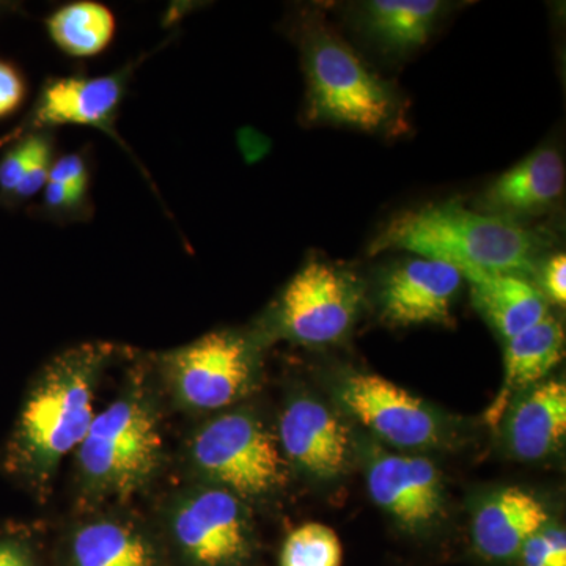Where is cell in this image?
I'll return each instance as SVG.
<instances>
[{
    "label": "cell",
    "mask_w": 566,
    "mask_h": 566,
    "mask_svg": "<svg viewBox=\"0 0 566 566\" xmlns=\"http://www.w3.org/2000/svg\"><path fill=\"white\" fill-rule=\"evenodd\" d=\"M115 354L117 346L104 342L73 346L44 365L32 382L3 464L40 497L50 491L63 458L84 441L96 416V389Z\"/></svg>",
    "instance_id": "6da1fadb"
},
{
    "label": "cell",
    "mask_w": 566,
    "mask_h": 566,
    "mask_svg": "<svg viewBox=\"0 0 566 566\" xmlns=\"http://www.w3.org/2000/svg\"><path fill=\"white\" fill-rule=\"evenodd\" d=\"M547 241L521 222L485 214L460 200L428 203L397 212L385 223L368 253L406 251L464 271H485L531 279Z\"/></svg>",
    "instance_id": "7a4b0ae2"
},
{
    "label": "cell",
    "mask_w": 566,
    "mask_h": 566,
    "mask_svg": "<svg viewBox=\"0 0 566 566\" xmlns=\"http://www.w3.org/2000/svg\"><path fill=\"white\" fill-rule=\"evenodd\" d=\"M164 463L161 409L134 381L95 419L76 450L77 485L91 502L126 501L158 476Z\"/></svg>",
    "instance_id": "3957f363"
},
{
    "label": "cell",
    "mask_w": 566,
    "mask_h": 566,
    "mask_svg": "<svg viewBox=\"0 0 566 566\" xmlns=\"http://www.w3.org/2000/svg\"><path fill=\"white\" fill-rule=\"evenodd\" d=\"M301 50L307 77V117L365 133L385 132L397 120L389 84L323 21H305Z\"/></svg>",
    "instance_id": "277c9868"
},
{
    "label": "cell",
    "mask_w": 566,
    "mask_h": 566,
    "mask_svg": "<svg viewBox=\"0 0 566 566\" xmlns=\"http://www.w3.org/2000/svg\"><path fill=\"white\" fill-rule=\"evenodd\" d=\"M188 461L202 483L223 488L244 502L271 497L289 480L277 436L249 411L219 412L197 428Z\"/></svg>",
    "instance_id": "5b68a950"
},
{
    "label": "cell",
    "mask_w": 566,
    "mask_h": 566,
    "mask_svg": "<svg viewBox=\"0 0 566 566\" xmlns=\"http://www.w3.org/2000/svg\"><path fill=\"white\" fill-rule=\"evenodd\" d=\"M259 334L214 331L158 357L175 403L191 412H219L252 392L260 376Z\"/></svg>",
    "instance_id": "8992f818"
},
{
    "label": "cell",
    "mask_w": 566,
    "mask_h": 566,
    "mask_svg": "<svg viewBox=\"0 0 566 566\" xmlns=\"http://www.w3.org/2000/svg\"><path fill=\"white\" fill-rule=\"evenodd\" d=\"M363 301L364 285L353 271L311 260L286 283L259 337L305 346L337 344L353 329Z\"/></svg>",
    "instance_id": "52a82bcc"
},
{
    "label": "cell",
    "mask_w": 566,
    "mask_h": 566,
    "mask_svg": "<svg viewBox=\"0 0 566 566\" xmlns=\"http://www.w3.org/2000/svg\"><path fill=\"white\" fill-rule=\"evenodd\" d=\"M166 515L175 546L193 566H237L251 553L248 502L223 488L202 483L182 491Z\"/></svg>",
    "instance_id": "ba28073f"
},
{
    "label": "cell",
    "mask_w": 566,
    "mask_h": 566,
    "mask_svg": "<svg viewBox=\"0 0 566 566\" xmlns=\"http://www.w3.org/2000/svg\"><path fill=\"white\" fill-rule=\"evenodd\" d=\"M337 395L349 416L390 446L415 450L441 442L442 423L433 409L382 376L348 375Z\"/></svg>",
    "instance_id": "9c48e42d"
},
{
    "label": "cell",
    "mask_w": 566,
    "mask_h": 566,
    "mask_svg": "<svg viewBox=\"0 0 566 566\" xmlns=\"http://www.w3.org/2000/svg\"><path fill=\"white\" fill-rule=\"evenodd\" d=\"M464 277L452 264L406 256L382 268L376 303L382 322L397 327L453 323V305Z\"/></svg>",
    "instance_id": "30bf717a"
},
{
    "label": "cell",
    "mask_w": 566,
    "mask_h": 566,
    "mask_svg": "<svg viewBox=\"0 0 566 566\" xmlns=\"http://www.w3.org/2000/svg\"><path fill=\"white\" fill-rule=\"evenodd\" d=\"M137 63L123 66L106 76L76 74L51 77L44 82L39 99L33 104L28 120L22 123L18 133L28 136L33 133L51 132L59 126H88L107 134L122 148L129 151L118 133H115V122Z\"/></svg>",
    "instance_id": "8fae6325"
},
{
    "label": "cell",
    "mask_w": 566,
    "mask_h": 566,
    "mask_svg": "<svg viewBox=\"0 0 566 566\" xmlns=\"http://www.w3.org/2000/svg\"><path fill=\"white\" fill-rule=\"evenodd\" d=\"M277 441L286 463L315 479L344 474L352 461L348 427L322 401L297 397L283 409Z\"/></svg>",
    "instance_id": "7c38bea8"
},
{
    "label": "cell",
    "mask_w": 566,
    "mask_h": 566,
    "mask_svg": "<svg viewBox=\"0 0 566 566\" xmlns=\"http://www.w3.org/2000/svg\"><path fill=\"white\" fill-rule=\"evenodd\" d=\"M375 504L408 528L431 526L444 512L441 472L428 458L381 453L367 471Z\"/></svg>",
    "instance_id": "4fadbf2b"
},
{
    "label": "cell",
    "mask_w": 566,
    "mask_h": 566,
    "mask_svg": "<svg viewBox=\"0 0 566 566\" xmlns=\"http://www.w3.org/2000/svg\"><path fill=\"white\" fill-rule=\"evenodd\" d=\"M564 192V158L556 148L542 147L495 178L476 210L520 222L551 210Z\"/></svg>",
    "instance_id": "5bb4252c"
},
{
    "label": "cell",
    "mask_w": 566,
    "mask_h": 566,
    "mask_svg": "<svg viewBox=\"0 0 566 566\" xmlns=\"http://www.w3.org/2000/svg\"><path fill=\"white\" fill-rule=\"evenodd\" d=\"M505 442L521 461H542L553 455L566 434V387L551 379L515 398L505 412Z\"/></svg>",
    "instance_id": "9a60e30c"
},
{
    "label": "cell",
    "mask_w": 566,
    "mask_h": 566,
    "mask_svg": "<svg viewBox=\"0 0 566 566\" xmlns=\"http://www.w3.org/2000/svg\"><path fill=\"white\" fill-rule=\"evenodd\" d=\"M564 326L551 314L536 326L506 340L504 381L488 408L486 423L501 427L515 398L546 381V376L564 359Z\"/></svg>",
    "instance_id": "2e32d148"
},
{
    "label": "cell",
    "mask_w": 566,
    "mask_h": 566,
    "mask_svg": "<svg viewBox=\"0 0 566 566\" xmlns=\"http://www.w3.org/2000/svg\"><path fill=\"white\" fill-rule=\"evenodd\" d=\"M547 510L523 488L495 491L476 509L472 538L476 549L493 560H509L521 553L528 538L547 526Z\"/></svg>",
    "instance_id": "e0dca14e"
},
{
    "label": "cell",
    "mask_w": 566,
    "mask_h": 566,
    "mask_svg": "<svg viewBox=\"0 0 566 566\" xmlns=\"http://www.w3.org/2000/svg\"><path fill=\"white\" fill-rule=\"evenodd\" d=\"M449 7L441 0H368L354 10L365 39L382 54L401 57L427 44Z\"/></svg>",
    "instance_id": "ac0fdd59"
},
{
    "label": "cell",
    "mask_w": 566,
    "mask_h": 566,
    "mask_svg": "<svg viewBox=\"0 0 566 566\" xmlns=\"http://www.w3.org/2000/svg\"><path fill=\"white\" fill-rule=\"evenodd\" d=\"M476 311L504 340L536 326L549 315V304L531 279L515 274L464 271Z\"/></svg>",
    "instance_id": "d6986e66"
},
{
    "label": "cell",
    "mask_w": 566,
    "mask_h": 566,
    "mask_svg": "<svg viewBox=\"0 0 566 566\" xmlns=\"http://www.w3.org/2000/svg\"><path fill=\"white\" fill-rule=\"evenodd\" d=\"M73 566H158L151 539L136 523L115 516L93 517L70 538Z\"/></svg>",
    "instance_id": "ffe728a7"
},
{
    "label": "cell",
    "mask_w": 566,
    "mask_h": 566,
    "mask_svg": "<svg viewBox=\"0 0 566 566\" xmlns=\"http://www.w3.org/2000/svg\"><path fill=\"white\" fill-rule=\"evenodd\" d=\"M46 31L70 57H95L114 39L115 17L103 3L80 0L55 10L46 20Z\"/></svg>",
    "instance_id": "44dd1931"
},
{
    "label": "cell",
    "mask_w": 566,
    "mask_h": 566,
    "mask_svg": "<svg viewBox=\"0 0 566 566\" xmlns=\"http://www.w3.org/2000/svg\"><path fill=\"white\" fill-rule=\"evenodd\" d=\"M344 547L333 528L308 523L289 535L282 547L281 566H342Z\"/></svg>",
    "instance_id": "7402d4cb"
},
{
    "label": "cell",
    "mask_w": 566,
    "mask_h": 566,
    "mask_svg": "<svg viewBox=\"0 0 566 566\" xmlns=\"http://www.w3.org/2000/svg\"><path fill=\"white\" fill-rule=\"evenodd\" d=\"M51 132L33 133L22 137L20 144L14 145L6 158L0 163V192L3 196H13L14 189L20 185L22 177L28 172L29 167L36 153L43 147L44 142L50 139Z\"/></svg>",
    "instance_id": "603a6c76"
},
{
    "label": "cell",
    "mask_w": 566,
    "mask_h": 566,
    "mask_svg": "<svg viewBox=\"0 0 566 566\" xmlns=\"http://www.w3.org/2000/svg\"><path fill=\"white\" fill-rule=\"evenodd\" d=\"M524 566H566V534L560 527H543L521 549Z\"/></svg>",
    "instance_id": "cb8c5ba5"
},
{
    "label": "cell",
    "mask_w": 566,
    "mask_h": 566,
    "mask_svg": "<svg viewBox=\"0 0 566 566\" xmlns=\"http://www.w3.org/2000/svg\"><path fill=\"white\" fill-rule=\"evenodd\" d=\"M536 277L539 292L551 303L565 307L566 304V256L564 252L554 253L549 259L542 260Z\"/></svg>",
    "instance_id": "d4e9b609"
},
{
    "label": "cell",
    "mask_w": 566,
    "mask_h": 566,
    "mask_svg": "<svg viewBox=\"0 0 566 566\" xmlns=\"http://www.w3.org/2000/svg\"><path fill=\"white\" fill-rule=\"evenodd\" d=\"M44 208L51 212L54 218H71L80 216L85 210L88 193L74 191L59 182L48 181L43 189Z\"/></svg>",
    "instance_id": "484cf974"
},
{
    "label": "cell",
    "mask_w": 566,
    "mask_h": 566,
    "mask_svg": "<svg viewBox=\"0 0 566 566\" xmlns=\"http://www.w3.org/2000/svg\"><path fill=\"white\" fill-rule=\"evenodd\" d=\"M48 181L59 182V185L66 186V188L74 189V191L88 193L91 177H88L87 163L77 153L54 159Z\"/></svg>",
    "instance_id": "4316f807"
},
{
    "label": "cell",
    "mask_w": 566,
    "mask_h": 566,
    "mask_svg": "<svg viewBox=\"0 0 566 566\" xmlns=\"http://www.w3.org/2000/svg\"><path fill=\"white\" fill-rule=\"evenodd\" d=\"M25 96L21 74L9 63L0 62V118L13 114Z\"/></svg>",
    "instance_id": "83f0119b"
},
{
    "label": "cell",
    "mask_w": 566,
    "mask_h": 566,
    "mask_svg": "<svg viewBox=\"0 0 566 566\" xmlns=\"http://www.w3.org/2000/svg\"><path fill=\"white\" fill-rule=\"evenodd\" d=\"M0 566H32L29 551L14 539H0Z\"/></svg>",
    "instance_id": "f1b7e54d"
}]
</instances>
